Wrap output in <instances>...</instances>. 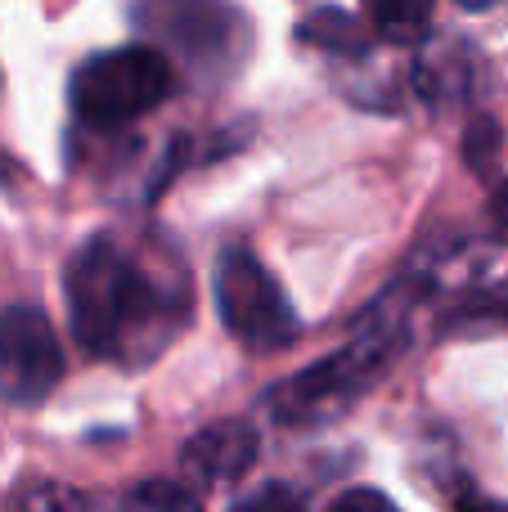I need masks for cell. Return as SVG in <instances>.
I'll list each match as a JSON object with an SVG mask.
<instances>
[{"mask_svg":"<svg viewBox=\"0 0 508 512\" xmlns=\"http://www.w3.org/2000/svg\"><path fill=\"white\" fill-rule=\"evenodd\" d=\"M459 512H508V504H491V499H473V504H464Z\"/></svg>","mask_w":508,"mask_h":512,"instance_id":"obj_14","label":"cell"},{"mask_svg":"<svg viewBox=\"0 0 508 512\" xmlns=\"http://www.w3.org/2000/svg\"><path fill=\"white\" fill-rule=\"evenodd\" d=\"M405 346L401 319H378V310L365 319V333L333 351L329 360L302 369L293 382L270 396L279 423H320V418H338L351 400H360L378 382V373L392 364V355Z\"/></svg>","mask_w":508,"mask_h":512,"instance_id":"obj_2","label":"cell"},{"mask_svg":"<svg viewBox=\"0 0 508 512\" xmlns=\"http://www.w3.org/2000/svg\"><path fill=\"white\" fill-rule=\"evenodd\" d=\"M491 221H495V230H500L504 239H508V185L491 198Z\"/></svg>","mask_w":508,"mask_h":512,"instance_id":"obj_13","label":"cell"},{"mask_svg":"<svg viewBox=\"0 0 508 512\" xmlns=\"http://www.w3.org/2000/svg\"><path fill=\"white\" fill-rule=\"evenodd\" d=\"M63 378V346L45 310L5 306L0 310V400L41 405Z\"/></svg>","mask_w":508,"mask_h":512,"instance_id":"obj_5","label":"cell"},{"mask_svg":"<svg viewBox=\"0 0 508 512\" xmlns=\"http://www.w3.org/2000/svg\"><path fill=\"white\" fill-rule=\"evenodd\" d=\"M180 463H185V472L194 481H203V486L239 481L243 472L257 463V432H252V423H239V418L212 423L198 436H189Z\"/></svg>","mask_w":508,"mask_h":512,"instance_id":"obj_6","label":"cell"},{"mask_svg":"<svg viewBox=\"0 0 508 512\" xmlns=\"http://www.w3.org/2000/svg\"><path fill=\"white\" fill-rule=\"evenodd\" d=\"M230 512H306L302 508V499L293 495V490H284V486H261V490H252L248 499H239Z\"/></svg>","mask_w":508,"mask_h":512,"instance_id":"obj_11","label":"cell"},{"mask_svg":"<svg viewBox=\"0 0 508 512\" xmlns=\"http://www.w3.org/2000/svg\"><path fill=\"white\" fill-rule=\"evenodd\" d=\"M365 9L383 36H392V41H414V36L432 23L437 0H365Z\"/></svg>","mask_w":508,"mask_h":512,"instance_id":"obj_7","label":"cell"},{"mask_svg":"<svg viewBox=\"0 0 508 512\" xmlns=\"http://www.w3.org/2000/svg\"><path fill=\"white\" fill-rule=\"evenodd\" d=\"M216 306L230 337H239L252 351H284L302 328L275 274L248 248H230L216 265Z\"/></svg>","mask_w":508,"mask_h":512,"instance_id":"obj_4","label":"cell"},{"mask_svg":"<svg viewBox=\"0 0 508 512\" xmlns=\"http://www.w3.org/2000/svg\"><path fill=\"white\" fill-rule=\"evenodd\" d=\"M329 512H401L392 499H383L378 490H347Z\"/></svg>","mask_w":508,"mask_h":512,"instance_id":"obj_12","label":"cell"},{"mask_svg":"<svg viewBox=\"0 0 508 512\" xmlns=\"http://www.w3.org/2000/svg\"><path fill=\"white\" fill-rule=\"evenodd\" d=\"M171 95V63L153 45L95 54L72 77V108L86 126H126Z\"/></svg>","mask_w":508,"mask_h":512,"instance_id":"obj_3","label":"cell"},{"mask_svg":"<svg viewBox=\"0 0 508 512\" xmlns=\"http://www.w3.org/2000/svg\"><path fill=\"white\" fill-rule=\"evenodd\" d=\"M464 324H508V283H495V288L468 297L464 306L446 319V328H464Z\"/></svg>","mask_w":508,"mask_h":512,"instance_id":"obj_10","label":"cell"},{"mask_svg":"<svg viewBox=\"0 0 508 512\" xmlns=\"http://www.w3.org/2000/svg\"><path fill=\"white\" fill-rule=\"evenodd\" d=\"M185 310V292H171L108 234L81 243L68 261V315L72 337L90 355L140 360L153 355L144 337L167 342L176 315Z\"/></svg>","mask_w":508,"mask_h":512,"instance_id":"obj_1","label":"cell"},{"mask_svg":"<svg viewBox=\"0 0 508 512\" xmlns=\"http://www.w3.org/2000/svg\"><path fill=\"white\" fill-rule=\"evenodd\" d=\"M459 5H464V9H495L500 0H459Z\"/></svg>","mask_w":508,"mask_h":512,"instance_id":"obj_15","label":"cell"},{"mask_svg":"<svg viewBox=\"0 0 508 512\" xmlns=\"http://www.w3.org/2000/svg\"><path fill=\"white\" fill-rule=\"evenodd\" d=\"M9 508L14 512H90L86 495H77L72 486H59V481H27L23 490H14Z\"/></svg>","mask_w":508,"mask_h":512,"instance_id":"obj_8","label":"cell"},{"mask_svg":"<svg viewBox=\"0 0 508 512\" xmlns=\"http://www.w3.org/2000/svg\"><path fill=\"white\" fill-rule=\"evenodd\" d=\"M126 508L131 512H198V499H194V490L180 486V481L158 477V481H144Z\"/></svg>","mask_w":508,"mask_h":512,"instance_id":"obj_9","label":"cell"}]
</instances>
